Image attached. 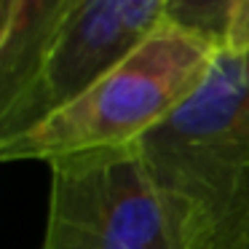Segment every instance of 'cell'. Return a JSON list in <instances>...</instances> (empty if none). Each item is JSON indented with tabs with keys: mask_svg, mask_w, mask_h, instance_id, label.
<instances>
[{
	"mask_svg": "<svg viewBox=\"0 0 249 249\" xmlns=\"http://www.w3.org/2000/svg\"><path fill=\"white\" fill-rule=\"evenodd\" d=\"M166 19L163 0H72L35 83L0 113V140L35 126L134 51Z\"/></svg>",
	"mask_w": 249,
	"mask_h": 249,
	"instance_id": "277c9868",
	"label": "cell"
},
{
	"mask_svg": "<svg viewBox=\"0 0 249 249\" xmlns=\"http://www.w3.org/2000/svg\"><path fill=\"white\" fill-rule=\"evenodd\" d=\"M140 150L179 249H249V49L222 46Z\"/></svg>",
	"mask_w": 249,
	"mask_h": 249,
	"instance_id": "6da1fadb",
	"label": "cell"
},
{
	"mask_svg": "<svg viewBox=\"0 0 249 249\" xmlns=\"http://www.w3.org/2000/svg\"><path fill=\"white\" fill-rule=\"evenodd\" d=\"M40 249H179L140 142L49 163Z\"/></svg>",
	"mask_w": 249,
	"mask_h": 249,
	"instance_id": "3957f363",
	"label": "cell"
},
{
	"mask_svg": "<svg viewBox=\"0 0 249 249\" xmlns=\"http://www.w3.org/2000/svg\"><path fill=\"white\" fill-rule=\"evenodd\" d=\"M166 3H169V0H163V6H166Z\"/></svg>",
	"mask_w": 249,
	"mask_h": 249,
	"instance_id": "ba28073f",
	"label": "cell"
},
{
	"mask_svg": "<svg viewBox=\"0 0 249 249\" xmlns=\"http://www.w3.org/2000/svg\"><path fill=\"white\" fill-rule=\"evenodd\" d=\"M72 0H0V113L46 67Z\"/></svg>",
	"mask_w": 249,
	"mask_h": 249,
	"instance_id": "5b68a950",
	"label": "cell"
},
{
	"mask_svg": "<svg viewBox=\"0 0 249 249\" xmlns=\"http://www.w3.org/2000/svg\"><path fill=\"white\" fill-rule=\"evenodd\" d=\"M238 0H169L166 17L217 46H225L231 17Z\"/></svg>",
	"mask_w": 249,
	"mask_h": 249,
	"instance_id": "8992f818",
	"label": "cell"
},
{
	"mask_svg": "<svg viewBox=\"0 0 249 249\" xmlns=\"http://www.w3.org/2000/svg\"><path fill=\"white\" fill-rule=\"evenodd\" d=\"M225 49H249V0H238L228 27Z\"/></svg>",
	"mask_w": 249,
	"mask_h": 249,
	"instance_id": "52a82bcc",
	"label": "cell"
},
{
	"mask_svg": "<svg viewBox=\"0 0 249 249\" xmlns=\"http://www.w3.org/2000/svg\"><path fill=\"white\" fill-rule=\"evenodd\" d=\"M222 46L163 19L134 51L35 126L0 140V158L56 161L140 142L206 78Z\"/></svg>",
	"mask_w": 249,
	"mask_h": 249,
	"instance_id": "7a4b0ae2",
	"label": "cell"
}]
</instances>
